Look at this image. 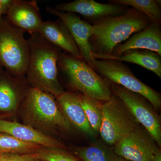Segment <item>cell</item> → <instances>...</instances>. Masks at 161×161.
<instances>
[{
    "label": "cell",
    "instance_id": "obj_1",
    "mask_svg": "<svg viewBox=\"0 0 161 161\" xmlns=\"http://www.w3.org/2000/svg\"><path fill=\"white\" fill-rule=\"evenodd\" d=\"M29 60L26 78L30 87L57 98L64 92L58 78V62L62 51L39 33L27 39Z\"/></svg>",
    "mask_w": 161,
    "mask_h": 161
},
{
    "label": "cell",
    "instance_id": "obj_2",
    "mask_svg": "<svg viewBox=\"0 0 161 161\" xmlns=\"http://www.w3.org/2000/svg\"><path fill=\"white\" fill-rule=\"evenodd\" d=\"M151 23L147 16L133 8L123 14L94 21L93 34L89 40L92 55H111L117 45Z\"/></svg>",
    "mask_w": 161,
    "mask_h": 161
},
{
    "label": "cell",
    "instance_id": "obj_3",
    "mask_svg": "<svg viewBox=\"0 0 161 161\" xmlns=\"http://www.w3.org/2000/svg\"><path fill=\"white\" fill-rule=\"evenodd\" d=\"M24 124L51 136L58 130L69 131L72 126L49 93L29 86L19 112Z\"/></svg>",
    "mask_w": 161,
    "mask_h": 161
},
{
    "label": "cell",
    "instance_id": "obj_4",
    "mask_svg": "<svg viewBox=\"0 0 161 161\" xmlns=\"http://www.w3.org/2000/svg\"><path fill=\"white\" fill-rule=\"evenodd\" d=\"M58 68L66 76L70 85L81 95L100 102L111 98L112 83L98 75L83 59L61 51Z\"/></svg>",
    "mask_w": 161,
    "mask_h": 161
},
{
    "label": "cell",
    "instance_id": "obj_5",
    "mask_svg": "<svg viewBox=\"0 0 161 161\" xmlns=\"http://www.w3.org/2000/svg\"><path fill=\"white\" fill-rule=\"evenodd\" d=\"M7 18L0 21V66L13 76H25L29 60L27 40Z\"/></svg>",
    "mask_w": 161,
    "mask_h": 161
},
{
    "label": "cell",
    "instance_id": "obj_6",
    "mask_svg": "<svg viewBox=\"0 0 161 161\" xmlns=\"http://www.w3.org/2000/svg\"><path fill=\"white\" fill-rule=\"evenodd\" d=\"M102 121L99 132L107 146H115L139 125L123 102L114 94L102 103Z\"/></svg>",
    "mask_w": 161,
    "mask_h": 161
},
{
    "label": "cell",
    "instance_id": "obj_7",
    "mask_svg": "<svg viewBox=\"0 0 161 161\" xmlns=\"http://www.w3.org/2000/svg\"><path fill=\"white\" fill-rule=\"evenodd\" d=\"M92 69L111 83L142 95L155 109L161 108L160 93L138 79L129 66L123 62L118 60L95 59L93 61Z\"/></svg>",
    "mask_w": 161,
    "mask_h": 161
},
{
    "label": "cell",
    "instance_id": "obj_8",
    "mask_svg": "<svg viewBox=\"0 0 161 161\" xmlns=\"http://www.w3.org/2000/svg\"><path fill=\"white\" fill-rule=\"evenodd\" d=\"M112 94L123 102L132 115L144 127L158 146H161V125L159 116L150 102L142 95L111 84Z\"/></svg>",
    "mask_w": 161,
    "mask_h": 161
},
{
    "label": "cell",
    "instance_id": "obj_9",
    "mask_svg": "<svg viewBox=\"0 0 161 161\" xmlns=\"http://www.w3.org/2000/svg\"><path fill=\"white\" fill-rule=\"evenodd\" d=\"M150 134L139 125L115 145V155L129 161H151L159 148Z\"/></svg>",
    "mask_w": 161,
    "mask_h": 161
},
{
    "label": "cell",
    "instance_id": "obj_10",
    "mask_svg": "<svg viewBox=\"0 0 161 161\" xmlns=\"http://www.w3.org/2000/svg\"><path fill=\"white\" fill-rule=\"evenodd\" d=\"M25 76H13L0 66V115L19 112L29 87Z\"/></svg>",
    "mask_w": 161,
    "mask_h": 161
},
{
    "label": "cell",
    "instance_id": "obj_11",
    "mask_svg": "<svg viewBox=\"0 0 161 161\" xmlns=\"http://www.w3.org/2000/svg\"><path fill=\"white\" fill-rule=\"evenodd\" d=\"M47 13L62 20L67 27L77 44L81 58L92 69L93 61L90 38L93 33L92 24L81 19L75 14L59 11L54 8L47 7Z\"/></svg>",
    "mask_w": 161,
    "mask_h": 161
},
{
    "label": "cell",
    "instance_id": "obj_12",
    "mask_svg": "<svg viewBox=\"0 0 161 161\" xmlns=\"http://www.w3.org/2000/svg\"><path fill=\"white\" fill-rule=\"evenodd\" d=\"M54 8L60 11L79 14L93 23L105 17L123 14L130 8L124 5L103 4L93 0H75L59 4Z\"/></svg>",
    "mask_w": 161,
    "mask_h": 161
},
{
    "label": "cell",
    "instance_id": "obj_13",
    "mask_svg": "<svg viewBox=\"0 0 161 161\" xmlns=\"http://www.w3.org/2000/svg\"><path fill=\"white\" fill-rule=\"evenodd\" d=\"M6 15L13 25L31 35L38 33L43 22L37 3L34 0H13Z\"/></svg>",
    "mask_w": 161,
    "mask_h": 161
},
{
    "label": "cell",
    "instance_id": "obj_14",
    "mask_svg": "<svg viewBox=\"0 0 161 161\" xmlns=\"http://www.w3.org/2000/svg\"><path fill=\"white\" fill-rule=\"evenodd\" d=\"M135 49L149 50L161 56V25L150 23L145 29L133 34L125 43L115 47L111 55L117 56Z\"/></svg>",
    "mask_w": 161,
    "mask_h": 161
},
{
    "label": "cell",
    "instance_id": "obj_15",
    "mask_svg": "<svg viewBox=\"0 0 161 161\" xmlns=\"http://www.w3.org/2000/svg\"><path fill=\"white\" fill-rule=\"evenodd\" d=\"M0 132L9 134L19 140L37 144L41 147L63 149V146L61 143L53 136L14 121L0 119Z\"/></svg>",
    "mask_w": 161,
    "mask_h": 161
},
{
    "label": "cell",
    "instance_id": "obj_16",
    "mask_svg": "<svg viewBox=\"0 0 161 161\" xmlns=\"http://www.w3.org/2000/svg\"><path fill=\"white\" fill-rule=\"evenodd\" d=\"M44 39L63 52L78 59H82L75 40L63 21H43L38 32Z\"/></svg>",
    "mask_w": 161,
    "mask_h": 161
},
{
    "label": "cell",
    "instance_id": "obj_17",
    "mask_svg": "<svg viewBox=\"0 0 161 161\" xmlns=\"http://www.w3.org/2000/svg\"><path fill=\"white\" fill-rule=\"evenodd\" d=\"M56 99L60 110L72 126L90 136L95 134L80 104L78 94L64 91Z\"/></svg>",
    "mask_w": 161,
    "mask_h": 161
},
{
    "label": "cell",
    "instance_id": "obj_18",
    "mask_svg": "<svg viewBox=\"0 0 161 161\" xmlns=\"http://www.w3.org/2000/svg\"><path fill=\"white\" fill-rule=\"evenodd\" d=\"M96 60H112L138 64L153 72L161 78V56L158 53L146 49H130L117 56L92 55Z\"/></svg>",
    "mask_w": 161,
    "mask_h": 161
},
{
    "label": "cell",
    "instance_id": "obj_19",
    "mask_svg": "<svg viewBox=\"0 0 161 161\" xmlns=\"http://www.w3.org/2000/svg\"><path fill=\"white\" fill-rule=\"evenodd\" d=\"M75 153L83 161H114L116 155L112 148L100 142L76 147Z\"/></svg>",
    "mask_w": 161,
    "mask_h": 161
},
{
    "label": "cell",
    "instance_id": "obj_20",
    "mask_svg": "<svg viewBox=\"0 0 161 161\" xmlns=\"http://www.w3.org/2000/svg\"><path fill=\"white\" fill-rule=\"evenodd\" d=\"M109 3L131 6L142 13L151 23L161 25V6L156 0H109Z\"/></svg>",
    "mask_w": 161,
    "mask_h": 161
},
{
    "label": "cell",
    "instance_id": "obj_21",
    "mask_svg": "<svg viewBox=\"0 0 161 161\" xmlns=\"http://www.w3.org/2000/svg\"><path fill=\"white\" fill-rule=\"evenodd\" d=\"M42 147L19 140L13 136L0 132V154L32 153Z\"/></svg>",
    "mask_w": 161,
    "mask_h": 161
},
{
    "label": "cell",
    "instance_id": "obj_22",
    "mask_svg": "<svg viewBox=\"0 0 161 161\" xmlns=\"http://www.w3.org/2000/svg\"><path fill=\"white\" fill-rule=\"evenodd\" d=\"M78 95L90 126L94 132H99L102 121V103L81 94Z\"/></svg>",
    "mask_w": 161,
    "mask_h": 161
},
{
    "label": "cell",
    "instance_id": "obj_23",
    "mask_svg": "<svg viewBox=\"0 0 161 161\" xmlns=\"http://www.w3.org/2000/svg\"><path fill=\"white\" fill-rule=\"evenodd\" d=\"M32 153L42 161H78L62 148L42 147Z\"/></svg>",
    "mask_w": 161,
    "mask_h": 161
},
{
    "label": "cell",
    "instance_id": "obj_24",
    "mask_svg": "<svg viewBox=\"0 0 161 161\" xmlns=\"http://www.w3.org/2000/svg\"><path fill=\"white\" fill-rule=\"evenodd\" d=\"M3 161H42L33 153L3 154Z\"/></svg>",
    "mask_w": 161,
    "mask_h": 161
},
{
    "label": "cell",
    "instance_id": "obj_25",
    "mask_svg": "<svg viewBox=\"0 0 161 161\" xmlns=\"http://www.w3.org/2000/svg\"><path fill=\"white\" fill-rule=\"evenodd\" d=\"M13 2V0H0V5L3 10V14H6Z\"/></svg>",
    "mask_w": 161,
    "mask_h": 161
},
{
    "label": "cell",
    "instance_id": "obj_26",
    "mask_svg": "<svg viewBox=\"0 0 161 161\" xmlns=\"http://www.w3.org/2000/svg\"><path fill=\"white\" fill-rule=\"evenodd\" d=\"M151 161H161V152L160 149L155 153Z\"/></svg>",
    "mask_w": 161,
    "mask_h": 161
},
{
    "label": "cell",
    "instance_id": "obj_27",
    "mask_svg": "<svg viewBox=\"0 0 161 161\" xmlns=\"http://www.w3.org/2000/svg\"><path fill=\"white\" fill-rule=\"evenodd\" d=\"M114 161H129L125 159L120 157L118 156L115 155V158H114Z\"/></svg>",
    "mask_w": 161,
    "mask_h": 161
},
{
    "label": "cell",
    "instance_id": "obj_28",
    "mask_svg": "<svg viewBox=\"0 0 161 161\" xmlns=\"http://www.w3.org/2000/svg\"><path fill=\"white\" fill-rule=\"evenodd\" d=\"M3 14V10H2V8H1V5H0V21L2 19V15Z\"/></svg>",
    "mask_w": 161,
    "mask_h": 161
},
{
    "label": "cell",
    "instance_id": "obj_29",
    "mask_svg": "<svg viewBox=\"0 0 161 161\" xmlns=\"http://www.w3.org/2000/svg\"><path fill=\"white\" fill-rule=\"evenodd\" d=\"M0 161H3V154H0Z\"/></svg>",
    "mask_w": 161,
    "mask_h": 161
}]
</instances>
